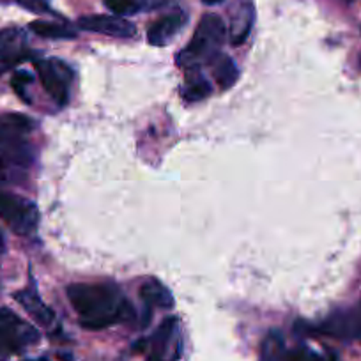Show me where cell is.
<instances>
[{
	"label": "cell",
	"instance_id": "obj_4",
	"mask_svg": "<svg viewBox=\"0 0 361 361\" xmlns=\"http://www.w3.org/2000/svg\"><path fill=\"white\" fill-rule=\"evenodd\" d=\"M34 66L48 96L59 106H64L69 102L71 69L59 59H39L34 62Z\"/></svg>",
	"mask_w": 361,
	"mask_h": 361
},
{
	"label": "cell",
	"instance_id": "obj_5",
	"mask_svg": "<svg viewBox=\"0 0 361 361\" xmlns=\"http://www.w3.org/2000/svg\"><path fill=\"white\" fill-rule=\"evenodd\" d=\"M179 356V321L177 317H166L152 335L149 345V361H176Z\"/></svg>",
	"mask_w": 361,
	"mask_h": 361
},
{
	"label": "cell",
	"instance_id": "obj_18",
	"mask_svg": "<svg viewBox=\"0 0 361 361\" xmlns=\"http://www.w3.org/2000/svg\"><path fill=\"white\" fill-rule=\"evenodd\" d=\"M287 361H336V356L329 350H319L310 345H298L289 349Z\"/></svg>",
	"mask_w": 361,
	"mask_h": 361
},
{
	"label": "cell",
	"instance_id": "obj_22",
	"mask_svg": "<svg viewBox=\"0 0 361 361\" xmlns=\"http://www.w3.org/2000/svg\"><path fill=\"white\" fill-rule=\"evenodd\" d=\"M9 161H13L2 149H0V176H4L9 169Z\"/></svg>",
	"mask_w": 361,
	"mask_h": 361
},
{
	"label": "cell",
	"instance_id": "obj_15",
	"mask_svg": "<svg viewBox=\"0 0 361 361\" xmlns=\"http://www.w3.org/2000/svg\"><path fill=\"white\" fill-rule=\"evenodd\" d=\"M211 66H213V76L214 80H216L218 85H220L221 89H231L239 76L238 66L234 64V61H232L228 55L220 54L213 62H211Z\"/></svg>",
	"mask_w": 361,
	"mask_h": 361
},
{
	"label": "cell",
	"instance_id": "obj_3",
	"mask_svg": "<svg viewBox=\"0 0 361 361\" xmlns=\"http://www.w3.org/2000/svg\"><path fill=\"white\" fill-rule=\"evenodd\" d=\"M0 218L18 235H32L39 225L36 204L15 193L0 192Z\"/></svg>",
	"mask_w": 361,
	"mask_h": 361
},
{
	"label": "cell",
	"instance_id": "obj_2",
	"mask_svg": "<svg viewBox=\"0 0 361 361\" xmlns=\"http://www.w3.org/2000/svg\"><path fill=\"white\" fill-rule=\"evenodd\" d=\"M225 34H227V29L220 16L204 15L197 25L192 41L177 54V66L185 69H200V66L211 64L220 55Z\"/></svg>",
	"mask_w": 361,
	"mask_h": 361
},
{
	"label": "cell",
	"instance_id": "obj_16",
	"mask_svg": "<svg viewBox=\"0 0 361 361\" xmlns=\"http://www.w3.org/2000/svg\"><path fill=\"white\" fill-rule=\"evenodd\" d=\"M109 11H112L116 16H131L137 13L145 11V9L158 8L163 2H154V0H103Z\"/></svg>",
	"mask_w": 361,
	"mask_h": 361
},
{
	"label": "cell",
	"instance_id": "obj_10",
	"mask_svg": "<svg viewBox=\"0 0 361 361\" xmlns=\"http://www.w3.org/2000/svg\"><path fill=\"white\" fill-rule=\"evenodd\" d=\"M15 301L22 305V307L27 310V314H29L34 321L39 322L41 326H50L51 322H54L55 319L54 310H51V308L41 300L39 294H37L34 289L18 290V293L15 294Z\"/></svg>",
	"mask_w": 361,
	"mask_h": 361
},
{
	"label": "cell",
	"instance_id": "obj_7",
	"mask_svg": "<svg viewBox=\"0 0 361 361\" xmlns=\"http://www.w3.org/2000/svg\"><path fill=\"white\" fill-rule=\"evenodd\" d=\"M78 27L87 32L103 34V36L128 39L137 34V27L123 16L116 15H89L78 20Z\"/></svg>",
	"mask_w": 361,
	"mask_h": 361
},
{
	"label": "cell",
	"instance_id": "obj_17",
	"mask_svg": "<svg viewBox=\"0 0 361 361\" xmlns=\"http://www.w3.org/2000/svg\"><path fill=\"white\" fill-rule=\"evenodd\" d=\"M30 30L37 36L47 37V39H73V37H76V32L69 25L43 22V20H36V22L30 23Z\"/></svg>",
	"mask_w": 361,
	"mask_h": 361
},
{
	"label": "cell",
	"instance_id": "obj_13",
	"mask_svg": "<svg viewBox=\"0 0 361 361\" xmlns=\"http://www.w3.org/2000/svg\"><path fill=\"white\" fill-rule=\"evenodd\" d=\"M140 298L145 301L147 307L163 308V310H169V308H172L173 303H176L172 293L156 279H149L142 283Z\"/></svg>",
	"mask_w": 361,
	"mask_h": 361
},
{
	"label": "cell",
	"instance_id": "obj_20",
	"mask_svg": "<svg viewBox=\"0 0 361 361\" xmlns=\"http://www.w3.org/2000/svg\"><path fill=\"white\" fill-rule=\"evenodd\" d=\"M13 354H16V353H15V349H13L11 342H9L8 336L4 335V331L0 329V361H8Z\"/></svg>",
	"mask_w": 361,
	"mask_h": 361
},
{
	"label": "cell",
	"instance_id": "obj_25",
	"mask_svg": "<svg viewBox=\"0 0 361 361\" xmlns=\"http://www.w3.org/2000/svg\"><path fill=\"white\" fill-rule=\"evenodd\" d=\"M6 248V243H4V235H2V232H0V253L4 252Z\"/></svg>",
	"mask_w": 361,
	"mask_h": 361
},
{
	"label": "cell",
	"instance_id": "obj_11",
	"mask_svg": "<svg viewBox=\"0 0 361 361\" xmlns=\"http://www.w3.org/2000/svg\"><path fill=\"white\" fill-rule=\"evenodd\" d=\"M0 57H8L20 62L27 59V36L25 30L18 27H8L0 30Z\"/></svg>",
	"mask_w": 361,
	"mask_h": 361
},
{
	"label": "cell",
	"instance_id": "obj_14",
	"mask_svg": "<svg viewBox=\"0 0 361 361\" xmlns=\"http://www.w3.org/2000/svg\"><path fill=\"white\" fill-rule=\"evenodd\" d=\"M287 354H289V347H287L282 333L276 329L267 333L262 342L260 361H287Z\"/></svg>",
	"mask_w": 361,
	"mask_h": 361
},
{
	"label": "cell",
	"instance_id": "obj_9",
	"mask_svg": "<svg viewBox=\"0 0 361 361\" xmlns=\"http://www.w3.org/2000/svg\"><path fill=\"white\" fill-rule=\"evenodd\" d=\"M253 20H255V11H253L252 0H238L231 11L228 36H231L232 44L245 43L253 27Z\"/></svg>",
	"mask_w": 361,
	"mask_h": 361
},
{
	"label": "cell",
	"instance_id": "obj_19",
	"mask_svg": "<svg viewBox=\"0 0 361 361\" xmlns=\"http://www.w3.org/2000/svg\"><path fill=\"white\" fill-rule=\"evenodd\" d=\"M30 83H32V75L27 71L15 73V76H13V80H11V85H13V89L16 90V94H18L22 99H25L27 103H29V98H27L25 87L30 85Z\"/></svg>",
	"mask_w": 361,
	"mask_h": 361
},
{
	"label": "cell",
	"instance_id": "obj_23",
	"mask_svg": "<svg viewBox=\"0 0 361 361\" xmlns=\"http://www.w3.org/2000/svg\"><path fill=\"white\" fill-rule=\"evenodd\" d=\"M15 64H16V61H13V59L0 57V75H4V73L8 71V69H11Z\"/></svg>",
	"mask_w": 361,
	"mask_h": 361
},
{
	"label": "cell",
	"instance_id": "obj_12",
	"mask_svg": "<svg viewBox=\"0 0 361 361\" xmlns=\"http://www.w3.org/2000/svg\"><path fill=\"white\" fill-rule=\"evenodd\" d=\"M213 92L211 82L200 73L199 68L186 69L185 85L180 87V96L186 102H200Z\"/></svg>",
	"mask_w": 361,
	"mask_h": 361
},
{
	"label": "cell",
	"instance_id": "obj_8",
	"mask_svg": "<svg viewBox=\"0 0 361 361\" xmlns=\"http://www.w3.org/2000/svg\"><path fill=\"white\" fill-rule=\"evenodd\" d=\"M188 16L185 13H172L156 20L147 30V41L152 47H165L169 44L180 30L185 29Z\"/></svg>",
	"mask_w": 361,
	"mask_h": 361
},
{
	"label": "cell",
	"instance_id": "obj_21",
	"mask_svg": "<svg viewBox=\"0 0 361 361\" xmlns=\"http://www.w3.org/2000/svg\"><path fill=\"white\" fill-rule=\"evenodd\" d=\"M18 2H20V6H23V8L30 9V11H34V13H48V11H50L44 0H18Z\"/></svg>",
	"mask_w": 361,
	"mask_h": 361
},
{
	"label": "cell",
	"instance_id": "obj_24",
	"mask_svg": "<svg viewBox=\"0 0 361 361\" xmlns=\"http://www.w3.org/2000/svg\"><path fill=\"white\" fill-rule=\"evenodd\" d=\"M202 2L206 6H218V4H221L224 0H202Z\"/></svg>",
	"mask_w": 361,
	"mask_h": 361
},
{
	"label": "cell",
	"instance_id": "obj_26",
	"mask_svg": "<svg viewBox=\"0 0 361 361\" xmlns=\"http://www.w3.org/2000/svg\"><path fill=\"white\" fill-rule=\"evenodd\" d=\"M360 62H361V59H360Z\"/></svg>",
	"mask_w": 361,
	"mask_h": 361
},
{
	"label": "cell",
	"instance_id": "obj_1",
	"mask_svg": "<svg viewBox=\"0 0 361 361\" xmlns=\"http://www.w3.org/2000/svg\"><path fill=\"white\" fill-rule=\"evenodd\" d=\"M66 294L78 314L80 324L90 331L128 322L135 317L131 303L114 283H73L66 289Z\"/></svg>",
	"mask_w": 361,
	"mask_h": 361
},
{
	"label": "cell",
	"instance_id": "obj_6",
	"mask_svg": "<svg viewBox=\"0 0 361 361\" xmlns=\"http://www.w3.org/2000/svg\"><path fill=\"white\" fill-rule=\"evenodd\" d=\"M0 329L8 336L15 353H22L25 347L39 342V333H37V329L32 324L23 321L20 315H16L8 307L0 308Z\"/></svg>",
	"mask_w": 361,
	"mask_h": 361
}]
</instances>
